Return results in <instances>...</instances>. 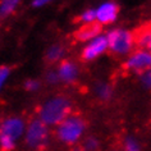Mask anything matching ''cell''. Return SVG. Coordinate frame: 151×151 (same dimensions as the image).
Masks as SVG:
<instances>
[{
	"mask_svg": "<svg viewBox=\"0 0 151 151\" xmlns=\"http://www.w3.org/2000/svg\"><path fill=\"white\" fill-rule=\"evenodd\" d=\"M70 100L64 95H58L49 99L40 108L39 116L46 126H59L70 115Z\"/></svg>",
	"mask_w": 151,
	"mask_h": 151,
	"instance_id": "cell-1",
	"label": "cell"
},
{
	"mask_svg": "<svg viewBox=\"0 0 151 151\" xmlns=\"http://www.w3.org/2000/svg\"><path fill=\"white\" fill-rule=\"evenodd\" d=\"M26 132V126L22 118L10 116L0 123V149L3 151H12L16 147L18 138Z\"/></svg>",
	"mask_w": 151,
	"mask_h": 151,
	"instance_id": "cell-2",
	"label": "cell"
},
{
	"mask_svg": "<svg viewBox=\"0 0 151 151\" xmlns=\"http://www.w3.org/2000/svg\"><path fill=\"white\" fill-rule=\"evenodd\" d=\"M86 129V123L80 115H69L56 127V137L65 145L78 142Z\"/></svg>",
	"mask_w": 151,
	"mask_h": 151,
	"instance_id": "cell-3",
	"label": "cell"
},
{
	"mask_svg": "<svg viewBox=\"0 0 151 151\" xmlns=\"http://www.w3.org/2000/svg\"><path fill=\"white\" fill-rule=\"evenodd\" d=\"M24 139L28 147L33 150H42L49 141L47 126L41 119L31 120V123L26 128Z\"/></svg>",
	"mask_w": 151,
	"mask_h": 151,
	"instance_id": "cell-4",
	"label": "cell"
},
{
	"mask_svg": "<svg viewBox=\"0 0 151 151\" xmlns=\"http://www.w3.org/2000/svg\"><path fill=\"white\" fill-rule=\"evenodd\" d=\"M106 39L110 51L118 55L127 54L134 46L133 32L126 31V29H113L108 33Z\"/></svg>",
	"mask_w": 151,
	"mask_h": 151,
	"instance_id": "cell-5",
	"label": "cell"
},
{
	"mask_svg": "<svg viewBox=\"0 0 151 151\" xmlns=\"http://www.w3.org/2000/svg\"><path fill=\"white\" fill-rule=\"evenodd\" d=\"M124 69L133 70L137 73H145L146 70L151 69V51L137 50L132 54L128 60L124 63Z\"/></svg>",
	"mask_w": 151,
	"mask_h": 151,
	"instance_id": "cell-6",
	"label": "cell"
},
{
	"mask_svg": "<svg viewBox=\"0 0 151 151\" xmlns=\"http://www.w3.org/2000/svg\"><path fill=\"white\" fill-rule=\"evenodd\" d=\"M106 47H109L106 36H99V37H96V39H93L91 42L83 49V51H82V54H81V58H82V60H85V62L92 60V59L97 58L100 54H103V52L106 50Z\"/></svg>",
	"mask_w": 151,
	"mask_h": 151,
	"instance_id": "cell-7",
	"label": "cell"
},
{
	"mask_svg": "<svg viewBox=\"0 0 151 151\" xmlns=\"http://www.w3.org/2000/svg\"><path fill=\"white\" fill-rule=\"evenodd\" d=\"M119 8L114 3H105L96 10V22L100 24H109L115 21Z\"/></svg>",
	"mask_w": 151,
	"mask_h": 151,
	"instance_id": "cell-8",
	"label": "cell"
},
{
	"mask_svg": "<svg viewBox=\"0 0 151 151\" xmlns=\"http://www.w3.org/2000/svg\"><path fill=\"white\" fill-rule=\"evenodd\" d=\"M101 26L99 22H92V23H86L82 26L80 29L74 32V39L78 41H87V40H93L99 37L101 32Z\"/></svg>",
	"mask_w": 151,
	"mask_h": 151,
	"instance_id": "cell-9",
	"label": "cell"
},
{
	"mask_svg": "<svg viewBox=\"0 0 151 151\" xmlns=\"http://www.w3.org/2000/svg\"><path fill=\"white\" fill-rule=\"evenodd\" d=\"M58 76H59V80H62L64 82H73L78 76V69L73 62L63 60L59 65Z\"/></svg>",
	"mask_w": 151,
	"mask_h": 151,
	"instance_id": "cell-10",
	"label": "cell"
},
{
	"mask_svg": "<svg viewBox=\"0 0 151 151\" xmlns=\"http://www.w3.org/2000/svg\"><path fill=\"white\" fill-rule=\"evenodd\" d=\"M64 54V46L63 45H52L46 52V62L47 63H55L59 60Z\"/></svg>",
	"mask_w": 151,
	"mask_h": 151,
	"instance_id": "cell-11",
	"label": "cell"
},
{
	"mask_svg": "<svg viewBox=\"0 0 151 151\" xmlns=\"http://www.w3.org/2000/svg\"><path fill=\"white\" fill-rule=\"evenodd\" d=\"M18 3H19V0H1V3H0V18L9 16L16 9Z\"/></svg>",
	"mask_w": 151,
	"mask_h": 151,
	"instance_id": "cell-12",
	"label": "cell"
},
{
	"mask_svg": "<svg viewBox=\"0 0 151 151\" xmlns=\"http://www.w3.org/2000/svg\"><path fill=\"white\" fill-rule=\"evenodd\" d=\"M96 92H97V95H99L100 99L108 100L109 97L111 96V87L106 83H101L96 87Z\"/></svg>",
	"mask_w": 151,
	"mask_h": 151,
	"instance_id": "cell-13",
	"label": "cell"
},
{
	"mask_svg": "<svg viewBox=\"0 0 151 151\" xmlns=\"http://www.w3.org/2000/svg\"><path fill=\"white\" fill-rule=\"evenodd\" d=\"M82 147H83L85 151H96L99 149V141L93 137H88L87 139H85Z\"/></svg>",
	"mask_w": 151,
	"mask_h": 151,
	"instance_id": "cell-14",
	"label": "cell"
},
{
	"mask_svg": "<svg viewBox=\"0 0 151 151\" xmlns=\"http://www.w3.org/2000/svg\"><path fill=\"white\" fill-rule=\"evenodd\" d=\"M124 149H126V151H141L138 142L132 137H128L124 141Z\"/></svg>",
	"mask_w": 151,
	"mask_h": 151,
	"instance_id": "cell-15",
	"label": "cell"
},
{
	"mask_svg": "<svg viewBox=\"0 0 151 151\" xmlns=\"http://www.w3.org/2000/svg\"><path fill=\"white\" fill-rule=\"evenodd\" d=\"M81 19L85 21L86 23H92V22H96V12H95V10H91V9L86 10V12L82 13Z\"/></svg>",
	"mask_w": 151,
	"mask_h": 151,
	"instance_id": "cell-16",
	"label": "cell"
},
{
	"mask_svg": "<svg viewBox=\"0 0 151 151\" xmlns=\"http://www.w3.org/2000/svg\"><path fill=\"white\" fill-rule=\"evenodd\" d=\"M9 73H10V69L8 67H0V88H1L3 83L5 82L6 77L9 76Z\"/></svg>",
	"mask_w": 151,
	"mask_h": 151,
	"instance_id": "cell-17",
	"label": "cell"
},
{
	"mask_svg": "<svg viewBox=\"0 0 151 151\" xmlns=\"http://www.w3.org/2000/svg\"><path fill=\"white\" fill-rule=\"evenodd\" d=\"M141 80L143 82V85L147 86V87H151V69L146 70L145 73L141 74Z\"/></svg>",
	"mask_w": 151,
	"mask_h": 151,
	"instance_id": "cell-18",
	"label": "cell"
},
{
	"mask_svg": "<svg viewBox=\"0 0 151 151\" xmlns=\"http://www.w3.org/2000/svg\"><path fill=\"white\" fill-rule=\"evenodd\" d=\"M24 87L29 90V91H35V90H37L40 87V83L37 81H27L24 85Z\"/></svg>",
	"mask_w": 151,
	"mask_h": 151,
	"instance_id": "cell-19",
	"label": "cell"
},
{
	"mask_svg": "<svg viewBox=\"0 0 151 151\" xmlns=\"http://www.w3.org/2000/svg\"><path fill=\"white\" fill-rule=\"evenodd\" d=\"M47 82H50V83H55L56 81L59 80V76H58V72H52V70H50L47 73Z\"/></svg>",
	"mask_w": 151,
	"mask_h": 151,
	"instance_id": "cell-20",
	"label": "cell"
},
{
	"mask_svg": "<svg viewBox=\"0 0 151 151\" xmlns=\"http://www.w3.org/2000/svg\"><path fill=\"white\" fill-rule=\"evenodd\" d=\"M47 1H50V0H33V6H41L46 4Z\"/></svg>",
	"mask_w": 151,
	"mask_h": 151,
	"instance_id": "cell-21",
	"label": "cell"
},
{
	"mask_svg": "<svg viewBox=\"0 0 151 151\" xmlns=\"http://www.w3.org/2000/svg\"><path fill=\"white\" fill-rule=\"evenodd\" d=\"M147 50L151 51V40H150V42H149V46H147Z\"/></svg>",
	"mask_w": 151,
	"mask_h": 151,
	"instance_id": "cell-22",
	"label": "cell"
}]
</instances>
